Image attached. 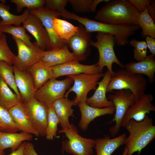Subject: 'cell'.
Wrapping results in <instances>:
<instances>
[{
    "label": "cell",
    "instance_id": "cell-8",
    "mask_svg": "<svg viewBox=\"0 0 155 155\" xmlns=\"http://www.w3.org/2000/svg\"><path fill=\"white\" fill-rule=\"evenodd\" d=\"M108 99L112 102L115 108L114 117L108 123H115V125L109 129L111 135L114 137L119 132L122 120L126 111L135 102V99L133 94L128 90H118L114 94L109 95Z\"/></svg>",
    "mask_w": 155,
    "mask_h": 155
},
{
    "label": "cell",
    "instance_id": "cell-2",
    "mask_svg": "<svg viewBox=\"0 0 155 155\" xmlns=\"http://www.w3.org/2000/svg\"><path fill=\"white\" fill-rule=\"evenodd\" d=\"M125 127L129 133L125 142L128 149L126 155H132L135 152L140 155L142 150L155 138V126L152 119L147 115L141 121L130 119Z\"/></svg>",
    "mask_w": 155,
    "mask_h": 155
},
{
    "label": "cell",
    "instance_id": "cell-9",
    "mask_svg": "<svg viewBox=\"0 0 155 155\" xmlns=\"http://www.w3.org/2000/svg\"><path fill=\"white\" fill-rule=\"evenodd\" d=\"M73 82L69 77L62 80L52 78L36 91L34 97L49 107L54 101L64 97L66 90Z\"/></svg>",
    "mask_w": 155,
    "mask_h": 155
},
{
    "label": "cell",
    "instance_id": "cell-48",
    "mask_svg": "<svg viewBox=\"0 0 155 155\" xmlns=\"http://www.w3.org/2000/svg\"><path fill=\"white\" fill-rule=\"evenodd\" d=\"M4 151L0 150V155H4Z\"/></svg>",
    "mask_w": 155,
    "mask_h": 155
},
{
    "label": "cell",
    "instance_id": "cell-4",
    "mask_svg": "<svg viewBox=\"0 0 155 155\" xmlns=\"http://www.w3.org/2000/svg\"><path fill=\"white\" fill-rule=\"evenodd\" d=\"M147 84V80L142 75L132 73L121 69L114 72L106 92H112L114 90H128L133 94L136 100L145 94Z\"/></svg>",
    "mask_w": 155,
    "mask_h": 155
},
{
    "label": "cell",
    "instance_id": "cell-29",
    "mask_svg": "<svg viewBox=\"0 0 155 155\" xmlns=\"http://www.w3.org/2000/svg\"><path fill=\"white\" fill-rule=\"evenodd\" d=\"M53 24L56 33L59 38L67 40L77 31L78 26H75L66 20L59 18L53 20Z\"/></svg>",
    "mask_w": 155,
    "mask_h": 155
},
{
    "label": "cell",
    "instance_id": "cell-33",
    "mask_svg": "<svg viewBox=\"0 0 155 155\" xmlns=\"http://www.w3.org/2000/svg\"><path fill=\"white\" fill-rule=\"evenodd\" d=\"M19 131L8 111L0 105V131L16 133Z\"/></svg>",
    "mask_w": 155,
    "mask_h": 155
},
{
    "label": "cell",
    "instance_id": "cell-5",
    "mask_svg": "<svg viewBox=\"0 0 155 155\" xmlns=\"http://www.w3.org/2000/svg\"><path fill=\"white\" fill-rule=\"evenodd\" d=\"M96 39V42L91 40L90 44L98 51L99 59L96 65L99 72H102L104 67L106 66L112 77L114 73L112 69L114 63L122 68L125 67L118 59L114 51V47L116 44L115 37L109 34L98 32Z\"/></svg>",
    "mask_w": 155,
    "mask_h": 155
},
{
    "label": "cell",
    "instance_id": "cell-24",
    "mask_svg": "<svg viewBox=\"0 0 155 155\" xmlns=\"http://www.w3.org/2000/svg\"><path fill=\"white\" fill-rule=\"evenodd\" d=\"M73 106V100L64 97L54 101L51 106L58 118L59 124L67 128L71 127L69 118L73 115V110L72 108Z\"/></svg>",
    "mask_w": 155,
    "mask_h": 155
},
{
    "label": "cell",
    "instance_id": "cell-6",
    "mask_svg": "<svg viewBox=\"0 0 155 155\" xmlns=\"http://www.w3.org/2000/svg\"><path fill=\"white\" fill-rule=\"evenodd\" d=\"M61 130L58 133H64L67 139L62 143V149L73 155H92L94 147L95 140L82 137L78 134L77 127L71 123V127L67 128L60 125Z\"/></svg>",
    "mask_w": 155,
    "mask_h": 155
},
{
    "label": "cell",
    "instance_id": "cell-36",
    "mask_svg": "<svg viewBox=\"0 0 155 155\" xmlns=\"http://www.w3.org/2000/svg\"><path fill=\"white\" fill-rule=\"evenodd\" d=\"M10 1L15 4L18 12H20L24 7L29 11L42 8L45 4L44 0H11Z\"/></svg>",
    "mask_w": 155,
    "mask_h": 155
},
{
    "label": "cell",
    "instance_id": "cell-32",
    "mask_svg": "<svg viewBox=\"0 0 155 155\" xmlns=\"http://www.w3.org/2000/svg\"><path fill=\"white\" fill-rule=\"evenodd\" d=\"M3 33H7L11 35L12 37L18 38L24 42L28 46H31L33 43L30 41L31 37L26 33L25 29L20 26L12 25L1 27Z\"/></svg>",
    "mask_w": 155,
    "mask_h": 155
},
{
    "label": "cell",
    "instance_id": "cell-1",
    "mask_svg": "<svg viewBox=\"0 0 155 155\" xmlns=\"http://www.w3.org/2000/svg\"><path fill=\"white\" fill-rule=\"evenodd\" d=\"M140 12L129 0H115L106 3L97 12L96 19L114 25H138Z\"/></svg>",
    "mask_w": 155,
    "mask_h": 155
},
{
    "label": "cell",
    "instance_id": "cell-41",
    "mask_svg": "<svg viewBox=\"0 0 155 155\" xmlns=\"http://www.w3.org/2000/svg\"><path fill=\"white\" fill-rule=\"evenodd\" d=\"M146 42L150 52L151 54L155 55V38L149 36L146 37Z\"/></svg>",
    "mask_w": 155,
    "mask_h": 155
},
{
    "label": "cell",
    "instance_id": "cell-14",
    "mask_svg": "<svg viewBox=\"0 0 155 155\" xmlns=\"http://www.w3.org/2000/svg\"><path fill=\"white\" fill-rule=\"evenodd\" d=\"M91 34L88 32L84 26L80 25L75 33L66 40V45L79 61L86 59L89 53L91 45Z\"/></svg>",
    "mask_w": 155,
    "mask_h": 155
},
{
    "label": "cell",
    "instance_id": "cell-31",
    "mask_svg": "<svg viewBox=\"0 0 155 155\" xmlns=\"http://www.w3.org/2000/svg\"><path fill=\"white\" fill-rule=\"evenodd\" d=\"M0 76L6 84L13 90L18 97L21 100L20 93L16 84L13 72V67L12 64L4 61L0 60Z\"/></svg>",
    "mask_w": 155,
    "mask_h": 155
},
{
    "label": "cell",
    "instance_id": "cell-23",
    "mask_svg": "<svg viewBox=\"0 0 155 155\" xmlns=\"http://www.w3.org/2000/svg\"><path fill=\"white\" fill-rule=\"evenodd\" d=\"M126 138V134L123 133L113 139L106 137L95 140L94 147L97 155H111L118 148L125 144Z\"/></svg>",
    "mask_w": 155,
    "mask_h": 155
},
{
    "label": "cell",
    "instance_id": "cell-37",
    "mask_svg": "<svg viewBox=\"0 0 155 155\" xmlns=\"http://www.w3.org/2000/svg\"><path fill=\"white\" fill-rule=\"evenodd\" d=\"M16 55L10 49L7 43L6 36L3 33L0 39V60L12 65Z\"/></svg>",
    "mask_w": 155,
    "mask_h": 155
},
{
    "label": "cell",
    "instance_id": "cell-7",
    "mask_svg": "<svg viewBox=\"0 0 155 155\" xmlns=\"http://www.w3.org/2000/svg\"><path fill=\"white\" fill-rule=\"evenodd\" d=\"M104 75L102 72L92 74L81 73L67 76L73 80V84L65 93L64 97L67 98L69 93L73 92L76 95L73 100L74 106L86 102L88 93L91 90H96L99 80Z\"/></svg>",
    "mask_w": 155,
    "mask_h": 155
},
{
    "label": "cell",
    "instance_id": "cell-26",
    "mask_svg": "<svg viewBox=\"0 0 155 155\" xmlns=\"http://www.w3.org/2000/svg\"><path fill=\"white\" fill-rule=\"evenodd\" d=\"M32 138L31 134L22 132L5 133L0 131V150L4 151L7 148H11V151H14L18 148L25 141H30Z\"/></svg>",
    "mask_w": 155,
    "mask_h": 155
},
{
    "label": "cell",
    "instance_id": "cell-19",
    "mask_svg": "<svg viewBox=\"0 0 155 155\" xmlns=\"http://www.w3.org/2000/svg\"><path fill=\"white\" fill-rule=\"evenodd\" d=\"M13 67L16 83L21 100L28 102L34 98L36 91L32 78L27 71H20Z\"/></svg>",
    "mask_w": 155,
    "mask_h": 155
},
{
    "label": "cell",
    "instance_id": "cell-12",
    "mask_svg": "<svg viewBox=\"0 0 155 155\" xmlns=\"http://www.w3.org/2000/svg\"><path fill=\"white\" fill-rule=\"evenodd\" d=\"M29 12L39 18L48 33L49 43L46 51L61 48L66 45V40L58 37L54 26L53 20L60 16L59 13L51 11L44 6L42 8L30 10Z\"/></svg>",
    "mask_w": 155,
    "mask_h": 155
},
{
    "label": "cell",
    "instance_id": "cell-40",
    "mask_svg": "<svg viewBox=\"0 0 155 155\" xmlns=\"http://www.w3.org/2000/svg\"><path fill=\"white\" fill-rule=\"evenodd\" d=\"M138 11L141 13L144 11L146 8L150 7L152 0H129Z\"/></svg>",
    "mask_w": 155,
    "mask_h": 155
},
{
    "label": "cell",
    "instance_id": "cell-43",
    "mask_svg": "<svg viewBox=\"0 0 155 155\" xmlns=\"http://www.w3.org/2000/svg\"><path fill=\"white\" fill-rule=\"evenodd\" d=\"M26 142H23L18 149L12 151L9 155H24V152Z\"/></svg>",
    "mask_w": 155,
    "mask_h": 155
},
{
    "label": "cell",
    "instance_id": "cell-46",
    "mask_svg": "<svg viewBox=\"0 0 155 155\" xmlns=\"http://www.w3.org/2000/svg\"><path fill=\"white\" fill-rule=\"evenodd\" d=\"M128 150V149L127 147L125 146L122 155H126L127 153Z\"/></svg>",
    "mask_w": 155,
    "mask_h": 155
},
{
    "label": "cell",
    "instance_id": "cell-15",
    "mask_svg": "<svg viewBox=\"0 0 155 155\" xmlns=\"http://www.w3.org/2000/svg\"><path fill=\"white\" fill-rule=\"evenodd\" d=\"M22 24V26L34 38L38 46L42 50L45 51L49 45V38L46 30L39 18L29 13Z\"/></svg>",
    "mask_w": 155,
    "mask_h": 155
},
{
    "label": "cell",
    "instance_id": "cell-47",
    "mask_svg": "<svg viewBox=\"0 0 155 155\" xmlns=\"http://www.w3.org/2000/svg\"><path fill=\"white\" fill-rule=\"evenodd\" d=\"M3 33L1 31V27L0 26V39L1 38L2 36V35H3Z\"/></svg>",
    "mask_w": 155,
    "mask_h": 155
},
{
    "label": "cell",
    "instance_id": "cell-17",
    "mask_svg": "<svg viewBox=\"0 0 155 155\" xmlns=\"http://www.w3.org/2000/svg\"><path fill=\"white\" fill-rule=\"evenodd\" d=\"M75 61H79L65 45L61 48L44 51L39 61L48 67H52Z\"/></svg>",
    "mask_w": 155,
    "mask_h": 155
},
{
    "label": "cell",
    "instance_id": "cell-25",
    "mask_svg": "<svg viewBox=\"0 0 155 155\" xmlns=\"http://www.w3.org/2000/svg\"><path fill=\"white\" fill-rule=\"evenodd\" d=\"M31 75L36 91L53 77L52 67H48L40 61L37 62L27 71Z\"/></svg>",
    "mask_w": 155,
    "mask_h": 155
},
{
    "label": "cell",
    "instance_id": "cell-39",
    "mask_svg": "<svg viewBox=\"0 0 155 155\" xmlns=\"http://www.w3.org/2000/svg\"><path fill=\"white\" fill-rule=\"evenodd\" d=\"M45 6L48 9L59 13L63 12L68 0H45Z\"/></svg>",
    "mask_w": 155,
    "mask_h": 155
},
{
    "label": "cell",
    "instance_id": "cell-27",
    "mask_svg": "<svg viewBox=\"0 0 155 155\" xmlns=\"http://www.w3.org/2000/svg\"><path fill=\"white\" fill-rule=\"evenodd\" d=\"M0 2V17L2 20L0 22L1 27L12 25L20 26L29 14V10L26 9L20 15H16L10 12V8L9 5H6V1L1 0Z\"/></svg>",
    "mask_w": 155,
    "mask_h": 155
},
{
    "label": "cell",
    "instance_id": "cell-45",
    "mask_svg": "<svg viewBox=\"0 0 155 155\" xmlns=\"http://www.w3.org/2000/svg\"><path fill=\"white\" fill-rule=\"evenodd\" d=\"M148 12L154 21H155V1L152 0L151 5L148 9Z\"/></svg>",
    "mask_w": 155,
    "mask_h": 155
},
{
    "label": "cell",
    "instance_id": "cell-11",
    "mask_svg": "<svg viewBox=\"0 0 155 155\" xmlns=\"http://www.w3.org/2000/svg\"><path fill=\"white\" fill-rule=\"evenodd\" d=\"M22 104L29 121L40 135L45 136L49 107L34 97L28 102H22Z\"/></svg>",
    "mask_w": 155,
    "mask_h": 155
},
{
    "label": "cell",
    "instance_id": "cell-38",
    "mask_svg": "<svg viewBox=\"0 0 155 155\" xmlns=\"http://www.w3.org/2000/svg\"><path fill=\"white\" fill-rule=\"evenodd\" d=\"M93 0H68V3L75 11L81 13L90 12V6Z\"/></svg>",
    "mask_w": 155,
    "mask_h": 155
},
{
    "label": "cell",
    "instance_id": "cell-20",
    "mask_svg": "<svg viewBox=\"0 0 155 155\" xmlns=\"http://www.w3.org/2000/svg\"><path fill=\"white\" fill-rule=\"evenodd\" d=\"M81 113L79 126L84 131H86L91 121L95 118L106 115H113L115 112L114 106L103 108L90 106L86 102L78 103V105Z\"/></svg>",
    "mask_w": 155,
    "mask_h": 155
},
{
    "label": "cell",
    "instance_id": "cell-34",
    "mask_svg": "<svg viewBox=\"0 0 155 155\" xmlns=\"http://www.w3.org/2000/svg\"><path fill=\"white\" fill-rule=\"evenodd\" d=\"M58 124L60 122L55 112L51 106L49 107L47 124L45 132L46 139L53 140L54 137H57Z\"/></svg>",
    "mask_w": 155,
    "mask_h": 155
},
{
    "label": "cell",
    "instance_id": "cell-18",
    "mask_svg": "<svg viewBox=\"0 0 155 155\" xmlns=\"http://www.w3.org/2000/svg\"><path fill=\"white\" fill-rule=\"evenodd\" d=\"M112 76L108 70L104 73L102 80L99 82L94 94L87 98L86 103L90 106L103 108L113 106L112 101L106 97V90Z\"/></svg>",
    "mask_w": 155,
    "mask_h": 155
},
{
    "label": "cell",
    "instance_id": "cell-3",
    "mask_svg": "<svg viewBox=\"0 0 155 155\" xmlns=\"http://www.w3.org/2000/svg\"><path fill=\"white\" fill-rule=\"evenodd\" d=\"M75 20L84 26L86 31L92 32H102L114 36L116 44L123 46L128 44L129 37L140 28L138 25L123 24L114 25L98 22L76 16Z\"/></svg>",
    "mask_w": 155,
    "mask_h": 155
},
{
    "label": "cell",
    "instance_id": "cell-16",
    "mask_svg": "<svg viewBox=\"0 0 155 155\" xmlns=\"http://www.w3.org/2000/svg\"><path fill=\"white\" fill-rule=\"evenodd\" d=\"M53 78L63 75H75L81 73L94 74L99 73L96 64L86 65L81 64L77 61H72L52 67Z\"/></svg>",
    "mask_w": 155,
    "mask_h": 155
},
{
    "label": "cell",
    "instance_id": "cell-30",
    "mask_svg": "<svg viewBox=\"0 0 155 155\" xmlns=\"http://www.w3.org/2000/svg\"><path fill=\"white\" fill-rule=\"evenodd\" d=\"M138 25L142 30V37L149 36L155 38V22L148 13L146 8L142 12L140 13L137 19Z\"/></svg>",
    "mask_w": 155,
    "mask_h": 155
},
{
    "label": "cell",
    "instance_id": "cell-13",
    "mask_svg": "<svg viewBox=\"0 0 155 155\" xmlns=\"http://www.w3.org/2000/svg\"><path fill=\"white\" fill-rule=\"evenodd\" d=\"M153 100L151 94H144L135 100L126 111L122 120L121 126L125 127L127 123L131 119L140 122L142 121L147 114L151 111H155V106L152 103Z\"/></svg>",
    "mask_w": 155,
    "mask_h": 155
},
{
    "label": "cell",
    "instance_id": "cell-21",
    "mask_svg": "<svg viewBox=\"0 0 155 155\" xmlns=\"http://www.w3.org/2000/svg\"><path fill=\"white\" fill-rule=\"evenodd\" d=\"M125 69L134 74H144L148 77V82L152 84L155 80L154 55L151 54L144 60L138 62H131L125 65Z\"/></svg>",
    "mask_w": 155,
    "mask_h": 155
},
{
    "label": "cell",
    "instance_id": "cell-44",
    "mask_svg": "<svg viewBox=\"0 0 155 155\" xmlns=\"http://www.w3.org/2000/svg\"><path fill=\"white\" fill-rule=\"evenodd\" d=\"M110 0H93L90 6V12H95L96 11V7L101 2H104L107 3Z\"/></svg>",
    "mask_w": 155,
    "mask_h": 155
},
{
    "label": "cell",
    "instance_id": "cell-42",
    "mask_svg": "<svg viewBox=\"0 0 155 155\" xmlns=\"http://www.w3.org/2000/svg\"><path fill=\"white\" fill-rule=\"evenodd\" d=\"M24 154V155H38L35 150L33 145L30 142L26 143Z\"/></svg>",
    "mask_w": 155,
    "mask_h": 155
},
{
    "label": "cell",
    "instance_id": "cell-28",
    "mask_svg": "<svg viewBox=\"0 0 155 155\" xmlns=\"http://www.w3.org/2000/svg\"><path fill=\"white\" fill-rule=\"evenodd\" d=\"M22 102L15 93L11 91L0 76V105L9 111Z\"/></svg>",
    "mask_w": 155,
    "mask_h": 155
},
{
    "label": "cell",
    "instance_id": "cell-35",
    "mask_svg": "<svg viewBox=\"0 0 155 155\" xmlns=\"http://www.w3.org/2000/svg\"><path fill=\"white\" fill-rule=\"evenodd\" d=\"M128 44L134 47L133 57L139 61L144 59L147 55V46L145 41H140L133 38L129 41Z\"/></svg>",
    "mask_w": 155,
    "mask_h": 155
},
{
    "label": "cell",
    "instance_id": "cell-22",
    "mask_svg": "<svg viewBox=\"0 0 155 155\" xmlns=\"http://www.w3.org/2000/svg\"><path fill=\"white\" fill-rule=\"evenodd\" d=\"M8 111L19 131L23 133L32 134L36 137H39L38 133L28 118L22 103L11 108Z\"/></svg>",
    "mask_w": 155,
    "mask_h": 155
},
{
    "label": "cell",
    "instance_id": "cell-10",
    "mask_svg": "<svg viewBox=\"0 0 155 155\" xmlns=\"http://www.w3.org/2000/svg\"><path fill=\"white\" fill-rule=\"evenodd\" d=\"M18 50L17 56L13 59L12 64L20 71H27L34 64L39 61L44 51L37 45L36 42L31 46H28L21 40L13 37Z\"/></svg>",
    "mask_w": 155,
    "mask_h": 155
}]
</instances>
